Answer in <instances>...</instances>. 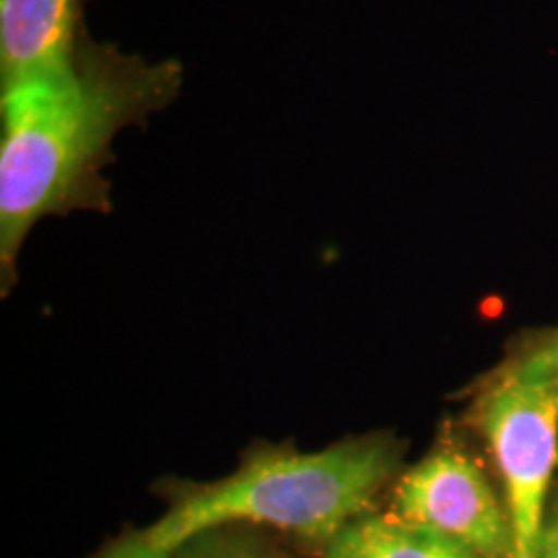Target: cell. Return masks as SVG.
Wrapping results in <instances>:
<instances>
[{
	"label": "cell",
	"mask_w": 558,
	"mask_h": 558,
	"mask_svg": "<svg viewBox=\"0 0 558 558\" xmlns=\"http://www.w3.org/2000/svg\"><path fill=\"white\" fill-rule=\"evenodd\" d=\"M172 558H288L255 527H220L182 544Z\"/></svg>",
	"instance_id": "52a82bcc"
},
{
	"label": "cell",
	"mask_w": 558,
	"mask_h": 558,
	"mask_svg": "<svg viewBox=\"0 0 558 558\" xmlns=\"http://www.w3.org/2000/svg\"><path fill=\"white\" fill-rule=\"evenodd\" d=\"M534 558H558V486L548 505Z\"/></svg>",
	"instance_id": "9c48e42d"
},
{
	"label": "cell",
	"mask_w": 558,
	"mask_h": 558,
	"mask_svg": "<svg viewBox=\"0 0 558 558\" xmlns=\"http://www.w3.org/2000/svg\"><path fill=\"white\" fill-rule=\"evenodd\" d=\"M509 364L532 375L558 379V327L525 341Z\"/></svg>",
	"instance_id": "ba28073f"
},
{
	"label": "cell",
	"mask_w": 558,
	"mask_h": 558,
	"mask_svg": "<svg viewBox=\"0 0 558 558\" xmlns=\"http://www.w3.org/2000/svg\"><path fill=\"white\" fill-rule=\"evenodd\" d=\"M391 515L456 542L474 558H513L502 495L459 447H439L399 480Z\"/></svg>",
	"instance_id": "277c9868"
},
{
	"label": "cell",
	"mask_w": 558,
	"mask_h": 558,
	"mask_svg": "<svg viewBox=\"0 0 558 558\" xmlns=\"http://www.w3.org/2000/svg\"><path fill=\"white\" fill-rule=\"evenodd\" d=\"M474 424L499 474L513 558H534L558 468V379L507 364L474 403Z\"/></svg>",
	"instance_id": "3957f363"
},
{
	"label": "cell",
	"mask_w": 558,
	"mask_h": 558,
	"mask_svg": "<svg viewBox=\"0 0 558 558\" xmlns=\"http://www.w3.org/2000/svg\"><path fill=\"white\" fill-rule=\"evenodd\" d=\"M85 0H0V92L59 73L87 36Z\"/></svg>",
	"instance_id": "5b68a950"
},
{
	"label": "cell",
	"mask_w": 558,
	"mask_h": 558,
	"mask_svg": "<svg viewBox=\"0 0 558 558\" xmlns=\"http://www.w3.org/2000/svg\"><path fill=\"white\" fill-rule=\"evenodd\" d=\"M398 463L399 447L387 435L343 440L317 453L260 447L228 478L172 484L160 519L112 539L94 558H172L189 539L234 525L276 527L327 544L368 513Z\"/></svg>",
	"instance_id": "7a4b0ae2"
},
{
	"label": "cell",
	"mask_w": 558,
	"mask_h": 558,
	"mask_svg": "<svg viewBox=\"0 0 558 558\" xmlns=\"http://www.w3.org/2000/svg\"><path fill=\"white\" fill-rule=\"evenodd\" d=\"M320 558H474L456 542L396 515L364 513L323 544Z\"/></svg>",
	"instance_id": "8992f818"
},
{
	"label": "cell",
	"mask_w": 558,
	"mask_h": 558,
	"mask_svg": "<svg viewBox=\"0 0 558 558\" xmlns=\"http://www.w3.org/2000/svg\"><path fill=\"white\" fill-rule=\"evenodd\" d=\"M179 60L149 62L114 44L81 41L59 73L0 92V281H15L21 246L48 216L108 211L120 131L177 100Z\"/></svg>",
	"instance_id": "6da1fadb"
}]
</instances>
